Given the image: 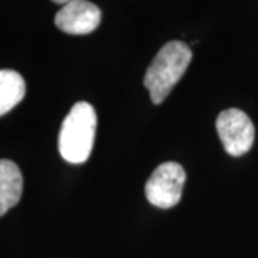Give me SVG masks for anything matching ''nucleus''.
<instances>
[{"mask_svg":"<svg viewBox=\"0 0 258 258\" xmlns=\"http://www.w3.org/2000/svg\"><path fill=\"white\" fill-rule=\"evenodd\" d=\"M192 52L182 42H168L149 64L144 76V86L148 89L151 101L159 105L165 101L191 63Z\"/></svg>","mask_w":258,"mask_h":258,"instance_id":"f257e3e1","label":"nucleus"},{"mask_svg":"<svg viewBox=\"0 0 258 258\" xmlns=\"http://www.w3.org/2000/svg\"><path fill=\"white\" fill-rule=\"evenodd\" d=\"M96 132V112L88 102H78L66 115L59 132V152L66 162L83 164L91 157Z\"/></svg>","mask_w":258,"mask_h":258,"instance_id":"f03ea898","label":"nucleus"},{"mask_svg":"<svg viewBox=\"0 0 258 258\" xmlns=\"http://www.w3.org/2000/svg\"><path fill=\"white\" fill-rule=\"evenodd\" d=\"M186 174L178 162H164L151 174L145 184V195L149 204L157 208H174L181 201Z\"/></svg>","mask_w":258,"mask_h":258,"instance_id":"7ed1b4c3","label":"nucleus"},{"mask_svg":"<svg viewBox=\"0 0 258 258\" xmlns=\"http://www.w3.org/2000/svg\"><path fill=\"white\" fill-rule=\"evenodd\" d=\"M217 132L224 149L231 157L247 154L255 138V129L245 112L237 108L222 111L217 118Z\"/></svg>","mask_w":258,"mask_h":258,"instance_id":"20e7f679","label":"nucleus"},{"mask_svg":"<svg viewBox=\"0 0 258 258\" xmlns=\"http://www.w3.org/2000/svg\"><path fill=\"white\" fill-rule=\"evenodd\" d=\"M101 9L89 0H72L56 13L55 25L68 35H89L101 23Z\"/></svg>","mask_w":258,"mask_h":258,"instance_id":"39448f33","label":"nucleus"},{"mask_svg":"<svg viewBox=\"0 0 258 258\" xmlns=\"http://www.w3.org/2000/svg\"><path fill=\"white\" fill-rule=\"evenodd\" d=\"M22 192L23 176L19 166L10 159H0V217L18 205Z\"/></svg>","mask_w":258,"mask_h":258,"instance_id":"423d86ee","label":"nucleus"},{"mask_svg":"<svg viewBox=\"0 0 258 258\" xmlns=\"http://www.w3.org/2000/svg\"><path fill=\"white\" fill-rule=\"evenodd\" d=\"M26 83L20 74L12 69L0 71V116L10 112L23 101Z\"/></svg>","mask_w":258,"mask_h":258,"instance_id":"0eeeda50","label":"nucleus"},{"mask_svg":"<svg viewBox=\"0 0 258 258\" xmlns=\"http://www.w3.org/2000/svg\"><path fill=\"white\" fill-rule=\"evenodd\" d=\"M53 3H56V5H66V3H69V2H72V0H52Z\"/></svg>","mask_w":258,"mask_h":258,"instance_id":"6e6552de","label":"nucleus"}]
</instances>
